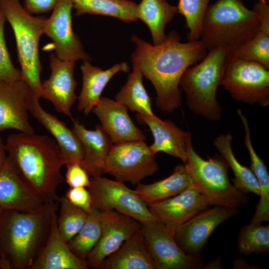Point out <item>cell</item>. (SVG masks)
I'll return each mask as SVG.
<instances>
[{"label": "cell", "mask_w": 269, "mask_h": 269, "mask_svg": "<svg viewBox=\"0 0 269 269\" xmlns=\"http://www.w3.org/2000/svg\"><path fill=\"white\" fill-rule=\"evenodd\" d=\"M0 8L14 32L21 79L40 99L42 67L39 56V41L44 33L47 18L33 16L21 5L20 0H0Z\"/></svg>", "instance_id": "obj_6"}, {"label": "cell", "mask_w": 269, "mask_h": 269, "mask_svg": "<svg viewBox=\"0 0 269 269\" xmlns=\"http://www.w3.org/2000/svg\"><path fill=\"white\" fill-rule=\"evenodd\" d=\"M260 31L257 13L241 0H217L208 5L203 18L200 40L208 50L238 47Z\"/></svg>", "instance_id": "obj_5"}, {"label": "cell", "mask_w": 269, "mask_h": 269, "mask_svg": "<svg viewBox=\"0 0 269 269\" xmlns=\"http://www.w3.org/2000/svg\"><path fill=\"white\" fill-rule=\"evenodd\" d=\"M83 62L80 67L82 85L77 98V109L79 112L88 115L99 103L102 92L112 78L118 72H128L130 67L127 62H123L104 70L93 66L90 61Z\"/></svg>", "instance_id": "obj_24"}, {"label": "cell", "mask_w": 269, "mask_h": 269, "mask_svg": "<svg viewBox=\"0 0 269 269\" xmlns=\"http://www.w3.org/2000/svg\"><path fill=\"white\" fill-rule=\"evenodd\" d=\"M203 269H223L221 258L219 257L218 258L212 260L208 265H206L205 264Z\"/></svg>", "instance_id": "obj_44"}, {"label": "cell", "mask_w": 269, "mask_h": 269, "mask_svg": "<svg viewBox=\"0 0 269 269\" xmlns=\"http://www.w3.org/2000/svg\"><path fill=\"white\" fill-rule=\"evenodd\" d=\"M159 169L154 153L144 141L114 144L107 157L105 173L116 180L138 184Z\"/></svg>", "instance_id": "obj_9"}, {"label": "cell", "mask_w": 269, "mask_h": 269, "mask_svg": "<svg viewBox=\"0 0 269 269\" xmlns=\"http://www.w3.org/2000/svg\"><path fill=\"white\" fill-rule=\"evenodd\" d=\"M101 235V211L92 208L80 231L69 242L68 245L77 257L86 260Z\"/></svg>", "instance_id": "obj_32"}, {"label": "cell", "mask_w": 269, "mask_h": 269, "mask_svg": "<svg viewBox=\"0 0 269 269\" xmlns=\"http://www.w3.org/2000/svg\"><path fill=\"white\" fill-rule=\"evenodd\" d=\"M66 165L67 170L65 180L70 188L88 187L90 178L80 164L73 163Z\"/></svg>", "instance_id": "obj_38"}, {"label": "cell", "mask_w": 269, "mask_h": 269, "mask_svg": "<svg viewBox=\"0 0 269 269\" xmlns=\"http://www.w3.org/2000/svg\"><path fill=\"white\" fill-rule=\"evenodd\" d=\"M4 210L5 209H4L3 208L0 206V217H1Z\"/></svg>", "instance_id": "obj_46"}, {"label": "cell", "mask_w": 269, "mask_h": 269, "mask_svg": "<svg viewBox=\"0 0 269 269\" xmlns=\"http://www.w3.org/2000/svg\"><path fill=\"white\" fill-rule=\"evenodd\" d=\"M58 203H46L33 213L4 210L0 217V249L10 269H31L47 241Z\"/></svg>", "instance_id": "obj_3"}, {"label": "cell", "mask_w": 269, "mask_h": 269, "mask_svg": "<svg viewBox=\"0 0 269 269\" xmlns=\"http://www.w3.org/2000/svg\"><path fill=\"white\" fill-rule=\"evenodd\" d=\"M72 130L79 139L83 150L80 164L91 176H103L107 157L114 143L100 125L88 130L78 120L72 119Z\"/></svg>", "instance_id": "obj_22"}, {"label": "cell", "mask_w": 269, "mask_h": 269, "mask_svg": "<svg viewBox=\"0 0 269 269\" xmlns=\"http://www.w3.org/2000/svg\"><path fill=\"white\" fill-rule=\"evenodd\" d=\"M7 159L5 143L0 136V169L2 167Z\"/></svg>", "instance_id": "obj_43"}, {"label": "cell", "mask_w": 269, "mask_h": 269, "mask_svg": "<svg viewBox=\"0 0 269 269\" xmlns=\"http://www.w3.org/2000/svg\"><path fill=\"white\" fill-rule=\"evenodd\" d=\"M5 20L0 8V80L9 81L20 80L21 71L14 67L6 47L4 33Z\"/></svg>", "instance_id": "obj_37"}, {"label": "cell", "mask_w": 269, "mask_h": 269, "mask_svg": "<svg viewBox=\"0 0 269 269\" xmlns=\"http://www.w3.org/2000/svg\"><path fill=\"white\" fill-rule=\"evenodd\" d=\"M140 224L156 269H200L205 265L200 255L185 253L176 242L174 235L164 225L155 221Z\"/></svg>", "instance_id": "obj_11"}, {"label": "cell", "mask_w": 269, "mask_h": 269, "mask_svg": "<svg viewBox=\"0 0 269 269\" xmlns=\"http://www.w3.org/2000/svg\"><path fill=\"white\" fill-rule=\"evenodd\" d=\"M233 136L230 133L221 134L213 141V144L226 161L234 174L233 184L239 190L248 194H260L257 179L250 168L241 164L236 158L232 147Z\"/></svg>", "instance_id": "obj_29"}, {"label": "cell", "mask_w": 269, "mask_h": 269, "mask_svg": "<svg viewBox=\"0 0 269 269\" xmlns=\"http://www.w3.org/2000/svg\"><path fill=\"white\" fill-rule=\"evenodd\" d=\"M87 261L77 257L61 236L56 212L52 216L50 232L42 251L31 269H88Z\"/></svg>", "instance_id": "obj_23"}, {"label": "cell", "mask_w": 269, "mask_h": 269, "mask_svg": "<svg viewBox=\"0 0 269 269\" xmlns=\"http://www.w3.org/2000/svg\"><path fill=\"white\" fill-rule=\"evenodd\" d=\"M234 269H256L257 267L249 265L245 260L242 259H236L232 265Z\"/></svg>", "instance_id": "obj_42"}, {"label": "cell", "mask_w": 269, "mask_h": 269, "mask_svg": "<svg viewBox=\"0 0 269 269\" xmlns=\"http://www.w3.org/2000/svg\"><path fill=\"white\" fill-rule=\"evenodd\" d=\"M65 196L73 204L80 208L87 214L92 211L91 196L86 187L69 188Z\"/></svg>", "instance_id": "obj_39"}, {"label": "cell", "mask_w": 269, "mask_h": 269, "mask_svg": "<svg viewBox=\"0 0 269 269\" xmlns=\"http://www.w3.org/2000/svg\"><path fill=\"white\" fill-rule=\"evenodd\" d=\"M236 58L259 63L269 70V34L260 31L237 47Z\"/></svg>", "instance_id": "obj_36"}, {"label": "cell", "mask_w": 269, "mask_h": 269, "mask_svg": "<svg viewBox=\"0 0 269 269\" xmlns=\"http://www.w3.org/2000/svg\"><path fill=\"white\" fill-rule=\"evenodd\" d=\"M260 25V31L269 34V6L266 0H259L253 6Z\"/></svg>", "instance_id": "obj_41"}, {"label": "cell", "mask_w": 269, "mask_h": 269, "mask_svg": "<svg viewBox=\"0 0 269 269\" xmlns=\"http://www.w3.org/2000/svg\"><path fill=\"white\" fill-rule=\"evenodd\" d=\"M192 185L184 164L177 165L168 177L149 184L140 182L134 190L147 206L153 203L174 196Z\"/></svg>", "instance_id": "obj_27"}, {"label": "cell", "mask_w": 269, "mask_h": 269, "mask_svg": "<svg viewBox=\"0 0 269 269\" xmlns=\"http://www.w3.org/2000/svg\"><path fill=\"white\" fill-rule=\"evenodd\" d=\"M143 76L139 68L133 64V71L129 75L126 84L115 95V100L139 115L153 116L154 114L151 108V98L143 86Z\"/></svg>", "instance_id": "obj_31"}, {"label": "cell", "mask_w": 269, "mask_h": 269, "mask_svg": "<svg viewBox=\"0 0 269 269\" xmlns=\"http://www.w3.org/2000/svg\"><path fill=\"white\" fill-rule=\"evenodd\" d=\"M237 47L213 49L201 61L188 68L179 83L186 94L191 111L206 120L221 119L222 109L217 99V90L229 63L236 58Z\"/></svg>", "instance_id": "obj_4"}, {"label": "cell", "mask_w": 269, "mask_h": 269, "mask_svg": "<svg viewBox=\"0 0 269 269\" xmlns=\"http://www.w3.org/2000/svg\"><path fill=\"white\" fill-rule=\"evenodd\" d=\"M0 269H9L10 265L0 251Z\"/></svg>", "instance_id": "obj_45"}, {"label": "cell", "mask_w": 269, "mask_h": 269, "mask_svg": "<svg viewBox=\"0 0 269 269\" xmlns=\"http://www.w3.org/2000/svg\"><path fill=\"white\" fill-rule=\"evenodd\" d=\"M59 216L57 217L59 232L67 243L80 231L84 225L88 214L73 204L65 196L60 198Z\"/></svg>", "instance_id": "obj_34"}, {"label": "cell", "mask_w": 269, "mask_h": 269, "mask_svg": "<svg viewBox=\"0 0 269 269\" xmlns=\"http://www.w3.org/2000/svg\"><path fill=\"white\" fill-rule=\"evenodd\" d=\"M99 269H156L141 229L106 257Z\"/></svg>", "instance_id": "obj_25"}, {"label": "cell", "mask_w": 269, "mask_h": 269, "mask_svg": "<svg viewBox=\"0 0 269 269\" xmlns=\"http://www.w3.org/2000/svg\"><path fill=\"white\" fill-rule=\"evenodd\" d=\"M5 147L8 159L45 202H58L57 189L65 180L61 173L64 164L55 139L19 132L7 137Z\"/></svg>", "instance_id": "obj_2"}, {"label": "cell", "mask_w": 269, "mask_h": 269, "mask_svg": "<svg viewBox=\"0 0 269 269\" xmlns=\"http://www.w3.org/2000/svg\"><path fill=\"white\" fill-rule=\"evenodd\" d=\"M71 0H58L52 13L45 21L44 33L52 41L56 56L61 60L75 62L91 61V57L85 51L72 24Z\"/></svg>", "instance_id": "obj_12"}, {"label": "cell", "mask_w": 269, "mask_h": 269, "mask_svg": "<svg viewBox=\"0 0 269 269\" xmlns=\"http://www.w3.org/2000/svg\"><path fill=\"white\" fill-rule=\"evenodd\" d=\"M92 112L114 144L144 141V134L134 123L124 104L107 97H101Z\"/></svg>", "instance_id": "obj_20"}, {"label": "cell", "mask_w": 269, "mask_h": 269, "mask_svg": "<svg viewBox=\"0 0 269 269\" xmlns=\"http://www.w3.org/2000/svg\"><path fill=\"white\" fill-rule=\"evenodd\" d=\"M136 48L131 55L133 64L149 80L156 93L155 104L161 111L172 113L182 105L181 78L190 66L201 61L207 49L199 40L180 42L179 34L172 30L164 41L152 45L133 34Z\"/></svg>", "instance_id": "obj_1"}, {"label": "cell", "mask_w": 269, "mask_h": 269, "mask_svg": "<svg viewBox=\"0 0 269 269\" xmlns=\"http://www.w3.org/2000/svg\"><path fill=\"white\" fill-rule=\"evenodd\" d=\"M176 13L177 6L170 4L166 0H141L136 6L137 18L149 28L153 45H158L166 39L165 27Z\"/></svg>", "instance_id": "obj_28"}, {"label": "cell", "mask_w": 269, "mask_h": 269, "mask_svg": "<svg viewBox=\"0 0 269 269\" xmlns=\"http://www.w3.org/2000/svg\"><path fill=\"white\" fill-rule=\"evenodd\" d=\"M266 0V1H267V0Z\"/></svg>", "instance_id": "obj_47"}, {"label": "cell", "mask_w": 269, "mask_h": 269, "mask_svg": "<svg viewBox=\"0 0 269 269\" xmlns=\"http://www.w3.org/2000/svg\"><path fill=\"white\" fill-rule=\"evenodd\" d=\"M51 74L42 83L41 97L49 101L57 112L73 119L71 108L78 97L74 71L75 62L63 61L54 53L49 55Z\"/></svg>", "instance_id": "obj_16"}, {"label": "cell", "mask_w": 269, "mask_h": 269, "mask_svg": "<svg viewBox=\"0 0 269 269\" xmlns=\"http://www.w3.org/2000/svg\"><path fill=\"white\" fill-rule=\"evenodd\" d=\"M221 85L237 101L269 105V70L259 63L235 58L226 67Z\"/></svg>", "instance_id": "obj_8"}, {"label": "cell", "mask_w": 269, "mask_h": 269, "mask_svg": "<svg viewBox=\"0 0 269 269\" xmlns=\"http://www.w3.org/2000/svg\"><path fill=\"white\" fill-rule=\"evenodd\" d=\"M137 121L147 125L151 131L154 141L149 146L156 154L163 152L179 158L184 163L186 159L191 134L184 131L169 120L163 121L155 115L150 116L136 114Z\"/></svg>", "instance_id": "obj_21"}, {"label": "cell", "mask_w": 269, "mask_h": 269, "mask_svg": "<svg viewBox=\"0 0 269 269\" xmlns=\"http://www.w3.org/2000/svg\"><path fill=\"white\" fill-rule=\"evenodd\" d=\"M210 206L208 200L191 185L178 194L153 203L148 207L154 221L174 235L179 226Z\"/></svg>", "instance_id": "obj_15"}, {"label": "cell", "mask_w": 269, "mask_h": 269, "mask_svg": "<svg viewBox=\"0 0 269 269\" xmlns=\"http://www.w3.org/2000/svg\"><path fill=\"white\" fill-rule=\"evenodd\" d=\"M210 0H179L177 13L183 15L188 29V41L200 40L202 23Z\"/></svg>", "instance_id": "obj_35"}, {"label": "cell", "mask_w": 269, "mask_h": 269, "mask_svg": "<svg viewBox=\"0 0 269 269\" xmlns=\"http://www.w3.org/2000/svg\"><path fill=\"white\" fill-rule=\"evenodd\" d=\"M75 15H102L126 22L137 21V4L129 0H71Z\"/></svg>", "instance_id": "obj_30"}, {"label": "cell", "mask_w": 269, "mask_h": 269, "mask_svg": "<svg viewBox=\"0 0 269 269\" xmlns=\"http://www.w3.org/2000/svg\"><path fill=\"white\" fill-rule=\"evenodd\" d=\"M183 163L192 186L208 200L210 206L238 209L248 203V194L231 183L228 165L221 155L204 159L194 150L191 142Z\"/></svg>", "instance_id": "obj_7"}, {"label": "cell", "mask_w": 269, "mask_h": 269, "mask_svg": "<svg viewBox=\"0 0 269 269\" xmlns=\"http://www.w3.org/2000/svg\"><path fill=\"white\" fill-rule=\"evenodd\" d=\"M237 113L245 129L244 144L250 155V169L255 174L260 189V200L250 223L262 224L269 221V174L265 162L257 154L253 146L247 119L241 109H238Z\"/></svg>", "instance_id": "obj_26"}, {"label": "cell", "mask_w": 269, "mask_h": 269, "mask_svg": "<svg viewBox=\"0 0 269 269\" xmlns=\"http://www.w3.org/2000/svg\"><path fill=\"white\" fill-rule=\"evenodd\" d=\"M101 235L88 255L89 268L99 269L103 260L141 229V224L133 217L114 210L101 211Z\"/></svg>", "instance_id": "obj_14"}, {"label": "cell", "mask_w": 269, "mask_h": 269, "mask_svg": "<svg viewBox=\"0 0 269 269\" xmlns=\"http://www.w3.org/2000/svg\"><path fill=\"white\" fill-rule=\"evenodd\" d=\"M238 209L214 206L199 212L179 226L174 239L186 254L198 256L209 238L220 224L239 214Z\"/></svg>", "instance_id": "obj_13"}, {"label": "cell", "mask_w": 269, "mask_h": 269, "mask_svg": "<svg viewBox=\"0 0 269 269\" xmlns=\"http://www.w3.org/2000/svg\"><path fill=\"white\" fill-rule=\"evenodd\" d=\"M31 91L22 79L0 80V132L13 129L24 133H34L29 121L27 107Z\"/></svg>", "instance_id": "obj_17"}, {"label": "cell", "mask_w": 269, "mask_h": 269, "mask_svg": "<svg viewBox=\"0 0 269 269\" xmlns=\"http://www.w3.org/2000/svg\"><path fill=\"white\" fill-rule=\"evenodd\" d=\"M39 99L32 91L27 102L28 112L53 136L64 164L73 163L80 164L83 157V150L77 135L63 122L44 110Z\"/></svg>", "instance_id": "obj_19"}, {"label": "cell", "mask_w": 269, "mask_h": 269, "mask_svg": "<svg viewBox=\"0 0 269 269\" xmlns=\"http://www.w3.org/2000/svg\"><path fill=\"white\" fill-rule=\"evenodd\" d=\"M58 0H24V7L30 14H43L53 10Z\"/></svg>", "instance_id": "obj_40"}, {"label": "cell", "mask_w": 269, "mask_h": 269, "mask_svg": "<svg viewBox=\"0 0 269 269\" xmlns=\"http://www.w3.org/2000/svg\"><path fill=\"white\" fill-rule=\"evenodd\" d=\"M87 188L91 196L92 208L100 211L114 210L140 223L154 221L148 206L124 182L102 176H91Z\"/></svg>", "instance_id": "obj_10"}, {"label": "cell", "mask_w": 269, "mask_h": 269, "mask_svg": "<svg viewBox=\"0 0 269 269\" xmlns=\"http://www.w3.org/2000/svg\"><path fill=\"white\" fill-rule=\"evenodd\" d=\"M239 252L245 256L269 252V226L250 223L240 230L237 241Z\"/></svg>", "instance_id": "obj_33"}, {"label": "cell", "mask_w": 269, "mask_h": 269, "mask_svg": "<svg viewBox=\"0 0 269 269\" xmlns=\"http://www.w3.org/2000/svg\"><path fill=\"white\" fill-rule=\"evenodd\" d=\"M7 159L0 169V206L5 210L33 213L45 204Z\"/></svg>", "instance_id": "obj_18"}]
</instances>
